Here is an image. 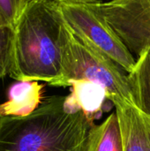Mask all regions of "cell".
<instances>
[{
	"label": "cell",
	"instance_id": "cell-1",
	"mask_svg": "<svg viewBox=\"0 0 150 151\" xmlns=\"http://www.w3.org/2000/svg\"><path fill=\"white\" fill-rule=\"evenodd\" d=\"M95 126L66 96H51L29 115L0 116V151H87Z\"/></svg>",
	"mask_w": 150,
	"mask_h": 151
},
{
	"label": "cell",
	"instance_id": "cell-2",
	"mask_svg": "<svg viewBox=\"0 0 150 151\" xmlns=\"http://www.w3.org/2000/svg\"><path fill=\"white\" fill-rule=\"evenodd\" d=\"M63 21L57 1L33 0L27 6L13 28L10 77L53 86L61 75Z\"/></svg>",
	"mask_w": 150,
	"mask_h": 151
},
{
	"label": "cell",
	"instance_id": "cell-3",
	"mask_svg": "<svg viewBox=\"0 0 150 151\" xmlns=\"http://www.w3.org/2000/svg\"><path fill=\"white\" fill-rule=\"evenodd\" d=\"M62 69L54 87H70L78 81L102 86L107 98L117 96L131 102L128 77L123 69L106 55L89 46L72 31L65 19L61 28Z\"/></svg>",
	"mask_w": 150,
	"mask_h": 151
},
{
	"label": "cell",
	"instance_id": "cell-4",
	"mask_svg": "<svg viewBox=\"0 0 150 151\" xmlns=\"http://www.w3.org/2000/svg\"><path fill=\"white\" fill-rule=\"evenodd\" d=\"M62 15L74 35L109 57L126 73L132 72L136 58L107 20L91 3L59 2Z\"/></svg>",
	"mask_w": 150,
	"mask_h": 151
},
{
	"label": "cell",
	"instance_id": "cell-5",
	"mask_svg": "<svg viewBox=\"0 0 150 151\" xmlns=\"http://www.w3.org/2000/svg\"><path fill=\"white\" fill-rule=\"evenodd\" d=\"M91 4L133 55L150 47V0H99Z\"/></svg>",
	"mask_w": 150,
	"mask_h": 151
},
{
	"label": "cell",
	"instance_id": "cell-6",
	"mask_svg": "<svg viewBox=\"0 0 150 151\" xmlns=\"http://www.w3.org/2000/svg\"><path fill=\"white\" fill-rule=\"evenodd\" d=\"M109 100L118 116L123 151H150L149 116L122 98L114 96Z\"/></svg>",
	"mask_w": 150,
	"mask_h": 151
},
{
	"label": "cell",
	"instance_id": "cell-7",
	"mask_svg": "<svg viewBox=\"0 0 150 151\" xmlns=\"http://www.w3.org/2000/svg\"><path fill=\"white\" fill-rule=\"evenodd\" d=\"M42 86L38 81H18L9 89V99L0 104V116H27L42 100Z\"/></svg>",
	"mask_w": 150,
	"mask_h": 151
},
{
	"label": "cell",
	"instance_id": "cell-8",
	"mask_svg": "<svg viewBox=\"0 0 150 151\" xmlns=\"http://www.w3.org/2000/svg\"><path fill=\"white\" fill-rule=\"evenodd\" d=\"M71 93L66 96L72 107L83 111L92 120L97 119L103 112L107 98L106 90L95 82L78 81L71 84Z\"/></svg>",
	"mask_w": 150,
	"mask_h": 151
},
{
	"label": "cell",
	"instance_id": "cell-9",
	"mask_svg": "<svg viewBox=\"0 0 150 151\" xmlns=\"http://www.w3.org/2000/svg\"><path fill=\"white\" fill-rule=\"evenodd\" d=\"M127 77L132 104L150 117V47L137 57Z\"/></svg>",
	"mask_w": 150,
	"mask_h": 151
},
{
	"label": "cell",
	"instance_id": "cell-10",
	"mask_svg": "<svg viewBox=\"0 0 150 151\" xmlns=\"http://www.w3.org/2000/svg\"><path fill=\"white\" fill-rule=\"evenodd\" d=\"M87 151H123L122 138L116 111L90 133Z\"/></svg>",
	"mask_w": 150,
	"mask_h": 151
},
{
	"label": "cell",
	"instance_id": "cell-11",
	"mask_svg": "<svg viewBox=\"0 0 150 151\" xmlns=\"http://www.w3.org/2000/svg\"><path fill=\"white\" fill-rule=\"evenodd\" d=\"M13 29L10 27L0 13V81L8 74Z\"/></svg>",
	"mask_w": 150,
	"mask_h": 151
},
{
	"label": "cell",
	"instance_id": "cell-12",
	"mask_svg": "<svg viewBox=\"0 0 150 151\" xmlns=\"http://www.w3.org/2000/svg\"><path fill=\"white\" fill-rule=\"evenodd\" d=\"M33 0H0V13L6 24L12 29L21 14Z\"/></svg>",
	"mask_w": 150,
	"mask_h": 151
},
{
	"label": "cell",
	"instance_id": "cell-13",
	"mask_svg": "<svg viewBox=\"0 0 150 151\" xmlns=\"http://www.w3.org/2000/svg\"><path fill=\"white\" fill-rule=\"evenodd\" d=\"M57 2H78V3H94L99 0H54Z\"/></svg>",
	"mask_w": 150,
	"mask_h": 151
}]
</instances>
